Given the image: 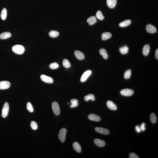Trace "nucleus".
Returning <instances> with one entry per match:
<instances>
[{"label":"nucleus","instance_id":"obj_1","mask_svg":"<svg viewBox=\"0 0 158 158\" xmlns=\"http://www.w3.org/2000/svg\"><path fill=\"white\" fill-rule=\"evenodd\" d=\"M12 51L18 55H22L24 53L25 48L23 46L19 45H15L12 48Z\"/></svg>","mask_w":158,"mask_h":158},{"label":"nucleus","instance_id":"obj_2","mask_svg":"<svg viewBox=\"0 0 158 158\" xmlns=\"http://www.w3.org/2000/svg\"><path fill=\"white\" fill-rule=\"evenodd\" d=\"M52 108L55 115H59L60 113V109L58 103L54 102L52 104Z\"/></svg>","mask_w":158,"mask_h":158},{"label":"nucleus","instance_id":"obj_3","mask_svg":"<svg viewBox=\"0 0 158 158\" xmlns=\"http://www.w3.org/2000/svg\"><path fill=\"white\" fill-rule=\"evenodd\" d=\"M9 110V106L8 102H5L3 106L2 110V114L1 115L4 118L6 117L8 115Z\"/></svg>","mask_w":158,"mask_h":158},{"label":"nucleus","instance_id":"obj_4","mask_svg":"<svg viewBox=\"0 0 158 158\" xmlns=\"http://www.w3.org/2000/svg\"><path fill=\"white\" fill-rule=\"evenodd\" d=\"M67 133L66 129L65 128H62L59 132L58 137L59 139L61 142L63 143L65 140L66 136Z\"/></svg>","mask_w":158,"mask_h":158},{"label":"nucleus","instance_id":"obj_5","mask_svg":"<svg viewBox=\"0 0 158 158\" xmlns=\"http://www.w3.org/2000/svg\"><path fill=\"white\" fill-rule=\"evenodd\" d=\"M121 94L125 96H132L134 93V91L131 89H123L121 91Z\"/></svg>","mask_w":158,"mask_h":158},{"label":"nucleus","instance_id":"obj_6","mask_svg":"<svg viewBox=\"0 0 158 158\" xmlns=\"http://www.w3.org/2000/svg\"><path fill=\"white\" fill-rule=\"evenodd\" d=\"M91 73L92 71L90 70H88L87 71H85L80 78V81L82 82L85 81Z\"/></svg>","mask_w":158,"mask_h":158},{"label":"nucleus","instance_id":"obj_7","mask_svg":"<svg viewBox=\"0 0 158 158\" xmlns=\"http://www.w3.org/2000/svg\"><path fill=\"white\" fill-rule=\"evenodd\" d=\"M41 79L43 82L45 83H53V80L51 77L47 76L45 75H42L40 77Z\"/></svg>","mask_w":158,"mask_h":158},{"label":"nucleus","instance_id":"obj_8","mask_svg":"<svg viewBox=\"0 0 158 158\" xmlns=\"http://www.w3.org/2000/svg\"><path fill=\"white\" fill-rule=\"evenodd\" d=\"M10 86L9 82L7 81H0V90H5L8 89Z\"/></svg>","mask_w":158,"mask_h":158},{"label":"nucleus","instance_id":"obj_9","mask_svg":"<svg viewBox=\"0 0 158 158\" xmlns=\"http://www.w3.org/2000/svg\"><path fill=\"white\" fill-rule=\"evenodd\" d=\"M95 130L98 133L104 135H108L110 133L108 129L102 127H96L95 128Z\"/></svg>","mask_w":158,"mask_h":158},{"label":"nucleus","instance_id":"obj_10","mask_svg":"<svg viewBox=\"0 0 158 158\" xmlns=\"http://www.w3.org/2000/svg\"><path fill=\"white\" fill-rule=\"evenodd\" d=\"M146 28L147 32L150 33H154L157 31V29L155 27L151 24H147L146 26Z\"/></svg>","mask_w":158,"mask_h":158},{"label":"nucleus","instance_id":"obj_11","mask_svg":"<svg viewBox=\"0 0 158 158\" xmlns=\"http://www.w3.org/2000/svg\"><path fill=\"white\" fill-rule=\"evenodd\" d=\"M107 107L110 110L113 111H116L117 109V106L114 102L111 101H108L106 103Z\"/></svg>","mask_w":158,"mask_h":158},{"label":"nucleus","instance_id":"obj_12","mask_svg":"<svg viewBox=\"0 0 158 158\" xmlns=\"http://www.w3.org/2000/svg\"><path fill=\"white\" fill-rule=\"evenodd\" d=\"M74 55L76 58L79 60L84 59L85 56L84 54L80 51L77 50L74 52Z\"/></svg>","mask_w":158,"mask_h":158},{"label":"nucleus","instance_id":"obj_13","mask_svg":"<svg viewBox=\"0 0 158 158\" xmlns=\"http://www.w3.org/2000/svg\"><path fill=\"white\" fill-rule=\"evenodd\" d=\"M88 118L92 121L99 122L101 120V118L99 116L94 114H90L88 116Z\"/></svg>","mask_w":158,"mask_h":158},{"label":"nucleus","instance_id":"obj_14","mask_svg":"<svg viewBox=\"0 0 158 158\" xmlns=\"http://www.w3.org/2000/svg\"><path fill=\"white\" fill-rule=\"evenodd\" d=\"M108 6L110 8H113L115 7L117 3V0H107Z\"/></svg>","mask_w":158,"mask_h":158},{"label":"nucleus","instance_id":"obj_15","mask_svg":"<svg viewBox=\"0 0 158 158\" xmlns=\"http://www.w3.org/2000/svg\"><path fill=\"white\" fill-rule=\"evenodd\" d=\"M95 144L99 147H103L105 146V143L103 141L99 139H96L94 141Z\"/></svg>","mask_w":158,"mask_h":158},{"label":"nucleus","instance_id":"obj_16","mask_svg":"<svg viewBox=\"0 0 158 158\" xmlns=\"http://www.w3.org/2000/svg\"><path fill=\"white\" fill-rule=\"evenodd\" d=\"M11 35V34L9 32H4L0 34V39L2 40L7 39L10 38Z\"/></svg>","mask_w":158,"mask_h":158},{"label":"nucleus","instance_id":"obj_17","mask_svg":"<svg viewBox=\"0 0 158 158\" xmlns=\"http://www.w3.org/2000/svg\"><path fill=\"white\" fill-rule=\"evenodd\" d=\"M150 51V46L149 45H146L144 46L143 49V55L145 56H147L149 53Z\"/></svg>","mask_w":158,"mask_h":158},{"label":"nucleus","instance_id":"obj_18","mask_svg":"<svg viewBox=\"0 0 158 158\" xmlns=\"http://www.w3.org/2000/svg\"><path fill=\"white\" fill-rule=\"evenodd\" d=\"M96 17L95 16H92L87 19V22L90 25L94 24L97 22Z\"/></svg>","mask_w":158,"mask_h":158},{"label":"nucleus","instance_id":"obj_19","mask_svg":"<svg viewBox=\"0 0 158 158\" xmlns=\"http://www.w3.org/2000/svg\"><path fill=\"white\" fill-rule=\"evenodd\" d=\"M74 149L78 153L81 152V147L80 144L78 142H75L73 143V145Z\"/></svg>","mask_w":158,"mask_h":158},{"label":"nucleus","instance_id":"obj_20","mask_svg":"<svg viewBox=\"0 0 158 158\" xmlns=\"http://www.w3.org/2000/svg\"><path fill=\"white\" fill-rule=\"evenodd\" d=\"M99 53L101 55H102L104 59H107L108 58V55L105 49H101L99 50Z\"/></svg>","mask_w":158,"mask_h":158},{"label":"nucleus","instance_id":"obj_21","mask_svg":"<svg viewBox=\"0 0 158 158\" xmlns=\"http://www.w3.org/2000/svg\"><path fill=\"white\" fill-rule=\"evenodd\" d=\"M112 36L111 33L106 32L103 33L102 35V39L103 40H106L109 39Z\"/></svg>","mask_w":158,"mask_h":158},{"label":"nucleus","instance_id":"obj_22","mask_svg":"<svg viewBox=\"0 0 158 158\" xmlns=\"http://www.w3.org/2000/svg\"><path fill=\"white\" fill-rule=\"evenodd\" d=\"M131 23V21L130 20H126L121 22L119 24V26L121 27H124L129 26Z\"/></svg>","mask_w":158,"mask_h":158},{"label":"nucleus","instance_id":"obj_23","mask_svg":"<svg viewBox=\"0 0 158 158\" xmlns=\"http://www.w3.org/2000/svg\"><path fill=\"white\" fill-rule=\"evenodd\" d=\"M120 53L123 55L126 54L129 52V48L126 46H124L120 48Z\"/></svg>","mask_w":158,"mask_h":158},{"label":"nucleus","instance_id":"obj_24","mask_svg":"<svg viewBox=\"0 0 158 158\" xmlns=\"http://www.w3.org/2000/svg\"><path fill=\"white\" fill-rule=\"evenodd\" d=\"M71 105L70 107L71 108H75L79 105L78 101L76 99H73L71 101Z\"/></svg>","mask_w":158,"mask_h":158},{"label":"nucleus","instance_id":"obj_25","mask_svg":"<svg viewBox=\"0 0 158 158\" xmlns=\"http://www.w3.org/2000/svg\"><path fill=\"white\" fill-rule=\"evenodd\" d=\"M7 14V11L6 8L3 9L1 12V17L2 20H5L6 18Z\"/></svg>","mask_w":158,"mask_h":158},{"label":"nucleus","instance_id":"obj_26","mask_svg":"<svg viewBox=\"0 0 158 158\" xmlns=\"http://www.w3.org/2000/svg\"><path fill=\"white\" fill-rule=\"evenodd\" d=\"M85 100L86 101H88L89 100H91L92 101H94L95 100V97L93 94H89L85 96L84 97Z\"/></svg>","mask_w":158,"mask_h":158},{"label":"nucleus","instance_id":"obj_27","mask_svg":"<svg viewBox=\"0 0 158 158\" xmlns=\"http://www.w3.org/2000/svg\"><path fill=\"white\" fill-rule=\"evenodd\" d=\"M49 35L52 38H55L58 36L59 33L58 32L56 31H52L49 33Z\"/></svg>","mask_w":158,"mask_h":158},{"label":"nucleus","instance_id":"obj_28","mask_svg":"<svg viewBox=\"0 0 158 158\" xmlns=\"http://www.w3.org/2000/svg\"><path fill=\"white\" fill-rule=\"evenodd\" d=\"M157 117L155 114L154 113H152L150 116V120L151 123L153 124H155L157 121Z\"/></svg>","mask_w":158,"mask_h":158},{"label":"nucleus","instance_id":"obj_29","mask_svg":"<svg viewBox=\"0 0 158 158\" xmlns=\"http://www.w3.org/2000/svg\"><path fill=\"white\" fill-rule=\"evenodd\" d=\"M62 65L65 68H69L71 67V64L70 62L67 59H64L62 62Z\"/></svg>","mask_w":158,"mask_h":158},{"label":"nucleus","instance_id":"obj_30","mask_svg":"<svg viewBox=\"0 0 158 158\" xmlns=\"http://www.w3.org/2000/svg\"><path fill=\"white\" fill-rule=\"evenodd\" d=\"M96 16L97 18L100 20H102L104 18V16L103 15L102 12L100 10L97 12Z\"/></svg>","mask_w":158,"mask_h":158},{"label":"nucleus","instance_id":"obj_31","mask_svg":"<svg viewBox=\"0 0 158 158\" xmlns=\"http://www.w3.org/2000/svg\"><path fill=\"white\" fill-rule=\"evenodd\" d=\"M132 74V71L130 69L128 70L125 72L124 77L125 79H128L130 78Z\"/></svg>","mask_w":158,"mask_h":158},{"label":"nucleus","instance_id":"obj_32","mask_svg":"<svg viewBox=\"0 0 158 158\" xmlns=\"http://www.w3.org/2000/svg\"><path fill=\"white\" fill-rule=\"evenodd\" d=\"M27 109L28 111L32 113L34 112V110L32 104L30 102H28L26 105Z\"/></svg>","mask_w":158,"mask_h":158},{"label":"nucleus","instance_id":"obj_33","mask_svg":"<svg viewBox=\"0 0 158 158\" xmlns=\"http://www.w3.org/2000/svg\"><path fill=\"white\" fill-rule=\"evenodd\" d=\"M59 65L56 62H54L51 64L49 65V67L50 68L53 69H57L59 68Z\"/></svg>","mask_w":158,"mask_h":158},{"label":"nucleus","instance_id":"obj_34","mask_svg":"<svg viewBox=\"0 0 158 158\" xmlns=\"http://www.w3.org/2000/svg\"><path fill=\"white\" fill-rule=\"evenodd\" d=\"M30 126L31 128L34 130H36L38 129V125L35 122L32 121L31 122Z\"/></svg>","mask_w":158,"mask_h":158},{"label":"nucleus","instance_id":"obj_35","mask_svg":"<svg viewBox=\"0 0 158 158\" xmlns=\"http://www.w3.org/2000/svg\"><path fill=\"white\" fill-rule=\"evenodd\" d=\"M130 158H139V157L137 155L134 153H131L129 155Z\"/></svg>","mask_w":158,"mask_h":158},{"label":"nucleus","instance_id":"obj_36","mask_svg":"<svg viewBox=\"0 0 158 158\" xmlns=\"http://www.w3.org/2000/svg\"><path fill=\"white\" fill-rule=\"evenodd\" d=\"M145 126L146 124L145 123H142V124H141V126H140V128L141 131H145L146 130Z\"/></svg>","mask_w":158,"mask_h":158},{"label":"nucleus","instance_id":"obj_37","mask_svg":"<svg viewBox=\"0 0 158 158\" xmlns=\"http://www.w3.org/2000/svg\"><path fill=\"white\" fill-rule=\"evenodd\" d=\"M135 130L136 132L138 133H139L141 131L140 127L138 125L135 127Z\"/></svg>","mask_w":158,"mask_h":158},{"label":"nucleus","instance_id":"obj_38","mask_svg":"<svg viewBox=\"0 0 158 158\" xmlns=\"http://www.w3.org/2000/svg\"><path fill=\"white\" fill-rule=\"evenodd\" d=\"M155 57L157 59H158V50L157 49L155 52Z\"/></svg>","mask_w":158,"mask_h":158}]
</instances>
